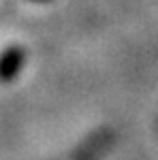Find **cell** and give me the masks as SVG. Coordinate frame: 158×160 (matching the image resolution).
<instances>
[{"instance_id":"obj_1","label":"cell","mask_w":158,"mask_h":160,"mask_svg":"<svg viewBox=\"0 0 158 160\" xmlns=\"http://www.w3.org/2000/svg\"><path fill=\"white\" fill-rule=\"evenodd\" d=\"M24 60H26V51L22 47H9L0 53V81L9 83L13 81L19 71L24 68Z\"/></svg>"},{"instance_id":"obj_2","label":"cell","mask_w":158,"mask_h":160,"mask_svg":"<svg viewBox=\"0 0 158 160\" xmlns=\"http://www.w3.org/2000/svg\"><path fill=\"white\" fill-rule=\"evenodd\" d=\"M34 2H49V0H34Z\"/></svg>"}]
</instances>
